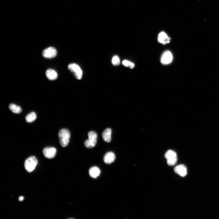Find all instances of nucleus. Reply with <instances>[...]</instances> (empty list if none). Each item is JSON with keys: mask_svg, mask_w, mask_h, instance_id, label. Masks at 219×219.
Returning <instances> with one entry per match:
<instances>
[{"mask_svg": "<svg viewBox=\"0 0 219 219\" xmlns=\"http://www.w3.org/2000/svg\"><path fill=\"white\" fill-rule=\"evenodd\" d=\"M60 143L62 147L67 146L69 142L70 133L69 131L67 129H61L58 133Z\"/></svg>", "mask_w": 219, "mask_h": 219, "instance_id": "f257e3e1", "label": "nucleus"}, {"mask_svg": "<svg viewBox=\"0 0 219 219\" xmlns=\"http://www.w3.org/2000/svg\"><path fill=\"white\" fill-rule=\"evenodd\" d=\"M38 163L37 159L34 156H31L27 158L25 161V166L26 171L30 173L35 168Z\"/></svg>", "mask_w": 219, "mask_h": 219, "instance_id": "f03ea898", "label": "nucleus"}, {"mask_svg": "<svg viewBox=\"0 0 219 219\" xmlns=\"http://www.w3.org/2000/svg\"><path fill=\"white\" fill-rule=\"evenodd\" d=\"M88 140L85 141L84 145L86 148H92L96 145L98 135L95 131H90L88 133Z\"/></svg>", "mask_w": 219, "mask_h": 219, "instance_id": "7ed1b4c3", "label": "nucleus"}, {"mask_svg": "<svg viewBox=\"0 0 219 219\" xmlns=\"http://www.w3.org/2000/svg\"><path fill=\"white\" fill-rule=\"evenodd\" d=\"M165 157L169 166H172L176 164L178 159L177 156L176 152L173 151H168L165 153Z\"/></svg>", "mask_w": 219, "mask_h": 219, "instance_id": "20e7f679", "label": "nucleus"}, {"mask_svg": "<svg viewBox=\"0 0 219 219\" xmlns=\"http://www.w3.org/2000/svg\"><path fill=\"white\" fill-rule=\"evenodd\" d=\"M68 68L74 75L77 79H81L82 77L83 72L79 66L75 63H72L69 65Z\"/></svg>", "mask_w": 219, "mask_h": 219, "instance_id": "39448f33", "label": "nucleus"}, {"mask_svg": "<svg viewBox=\"0 0 219 219\" xmlns=\"http://www.w3.org/2000/svg\"><path fill=\"white\" fill-rule=\"evenodd\" d=\"M57 54L56 50L53 47H50L46 49L43 51L42 53L43 56L48 58H54L56 56Z\"/></svg>", "mask_w": 219, "mask_h": 219, "instance_id": "423d86ee", "label": "nucleus"}, {"mask_svg": "<svg viewBox=\"0 0 219 219\" xmlns=\"http://www.w3.org/2000/svg\"><path fill=\"white\" fill-rule=\"evenodd\" d=\"M43 152L44 155L46 158L48 159H52L55 157L57 150L56 148L54 147H48L44 149Z\"/></svg>", "mask_w": 219, "mask_h": 219, "instance_id": "0eeeda50", "label": "nucleus"}, {"mask_svg": "<svg viewBox=\"0 0 219 219\" xmlns=\"http://www.w3.org/2000/svg\"><path fill=\"white\" fill-rule=\"evenodd\" d=\"M175 173L181 177H185L187 174V169L186 166L183 164L178 165L174 168Z\"/></svg>", "mask_w": 219, "mask_h": 219, "instance_id": "6e6552de", "label": "nucleus"}, {"mask_svg": "<svg viewBox=\"0 0 219 219\" xmlns=\"http://www.w3.org/2000/svg\"><path fill=\"white\" fill-rule=\"evenodd\" d=\"M173 55L169 51H167L163 54L161 58V62L164 65L170 63L172 61Z\"/></svg>", "mask_w": 219, "mask_h": 219, "instance_id": "1a4fd4ad", "label": "nucleus"}, {"mask_svg": "<svg viewBox=\"0 0 219 219\" xmlns=\"http://www.w3.org/2000/svg\"><path fill=\"white\" fill-rule=\"evenodd\" d=\"M116 159L114 153L112 152H109L106 153L104 157L105 163L107 164H110L113 163Z\"/></svg>", "mask_w": 219, "mask_h": 219, "instance_id": "9d476101", "label": "nucleus"}, {"mask_svg": "<svg viewBox=\"0 0 219 219\" xmlns=\"http://www.w3.org/2000/svg\"><path fill=\"white\" fill-rule=\"evenodd\" d=\"M170 40V38L164 32H161L158 35V41L164 45L169 43Z\"/></svg>", "mask_w": 219, "mask_h": 219, "instance_id": "9b49d317", "label": "nucleus"}, {"mask_svg": "<svg viewBox=\"0 0 219 219\" xmlns=\"http://www.w3.org/2000/svg\"><path fill=\"white\" fill-rule=\"evenodd\" d=\"M112 131L111 128H107L105 130L102 134L104 140L107 142H110L112 139Z\"/></svg>", "mask_w": 219, "mask_h": 219, "instance_id": "f8f14e48", "label": "nucleus"}, {"mask_svg": "<svg viewBox=\"0 0 219 219\" xmlns=\"http://www.w3.org/2000/svg\"><path fill=\"white\" fill-rule=\"evenodd\" d=\"M100 173V171L97 166H93L89 170L90 176L92 178H96L98 177Z\"/></svg>", "mask_w": 219, "mask_h": 219, "instance_id": "ddd939ff", "label": "nucleus"}, {"mask_svg": "<svg viewBox=\"0 0 219 219\" xmlns=\"http://www.w3.org/2000/svg\"><path fill=\"white\" fill-rule=\"evenodd\" d=\"M46 75L47 78L51 80H55L58 77L57 72L53 69L47 70L46 72Z\"/></svg>", "mask_w": 219, "mask_h": 219, "instance_id": "4468645a", "label": "nucleus"}, {"mask_svg": "<svg viewBox=\"0 0 219 219\" xmlns=\"http://www.w3.org/2000/svg\"><path fill=\"white\" fill-rule=\"evenodd\" d=\"M9 108L10 110L14 113L19 114L22 112L21 107L14 104H10L9 106Z\"/></svg>", "mask_w": 219, "mask_h": 219, "instance_id": "2eb2a0df", "label": "nucleus"}, {"mask_svg": "<svg viewBox=\"0 0 219 219\" xmlns=\"http://www.w3.org/2000/svg\"><path fill=\"white\" fill-rule=\"evenodd\" d=\"M36 118V114L34 112H32L27 114L26 117V121L31 123L35 121Z\"/></svg>", "mask_w": 219, "mask_h": 219, "instance_id": "dca6fc26", "label": "nucleus"}, {"mask_svg": "<svg viewBox=\"0 0 219 219\" xmlns=\"http://www.w3.org/2000/svg\"><path fill=\"white\" fill-rule=\"evenodd\" d=\"M122 64L125 66L132 69L134 67L135 65L131 62L127 60H124L122 62Z\"/></svg>", "mask_w": 219, "mask_h": 219, "instance_id": "f3484780", "label": "nucleus"}, {"mask_svg": "<svg viewBox=\"0 0 219 219\" xmlns=\"http://www.w3.org/2000/svg\"><path fill=\"white\" fill-rule=\"evenodd\" d=\"M112 63L114 66L119 65L120 63V58L117 56H114L112 60Z\"/></svg>", "mask_w": 219, "mask_h": 219, "instance_id": "a211bd4d", "label": "nucleus"}, {"mask_svg": "<svg viewBox=\"0 0 219 219\" xmlns=\"http://www.w3.org/2000/svg\"><path fill=\"white\" fill-rule=\"evenodd\" d=\"M24 197L23 196H20L19 197V200L20 201H22L24 200Z\"/></svg>", "mask_w": 219, "mask_h": 219, "instance_id": "6ab92c4d", "label": "nucleus"}]
</instances>
